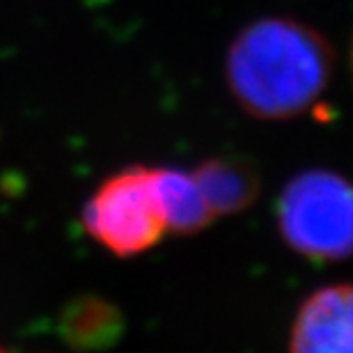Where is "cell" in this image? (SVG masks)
I'll return each instance as SVG.
<instances>
[{"label": "cell", "mask_w": 353, "mask_h": 353, "mask_svg": "<svg viewBox=\"0 0 353 353\" xmlns=\"http://www.w3.org/2000/svg\"><path fill=\"white\" fill-rule=\"evenodd\" d=\"M157 179L165 209L168 232L193 234L216 221L193 172L157 168Z\"/></svg>", "instance_id": "5b68a950"}, {"label": "cell", "mask_w": 353, "mask_h": 353, "mask_svg": "<svg viewBox=\"0 0 353 353\" xmlns=\"http://www.w3.org/2000/svg\"><path fill=\"white\" fill-rule=\"evenodd\" d=\"M351 285H326L310 294L296 312L289 353H353Z\"/></svg>", "instance_id": "277c9868"}, {"label": "cell", "mask_w": 353, "mask_h": 353, "mask_svg": "<svg viewBox=\"0 0 353 353\" xmlns=\"http://www.w3.org/2000/svg\"><path fill=\"white\" fill-rule=\"evenodd\" d=\"M197 183H200L204 197H207L214 216L241 211L255 197V181L241 168L230 165L225 161H211L202 168L193 170Z\"/></svg>", "instance_id": "8992f818"}, {"label": "cell", "mask_w": 353, "mask_h": 353, "mask_svg": "<svg viewBox=\"0 0 353 353\" xmlns=\"http://www.w3.org/2000/svg\"><path fill=\"white\" fill-rule=\"evenodd\" d=\"M278 228L289 248L314 262H337L351 252L353 195L342 174H296L278 202Z\"/></svg>", "instance_id": "7a4b0ae2"}, {"label": "cell", "mask_w": 353, "mask_h": 353, "mask_svg": "<svg viewBox=\"0 0 353 353\" xmlns=\"http://www.w3.org/2000/svg\"><path fill=\"white\" fill-rule=\"evenodd\" d=\"M0 353H10V351H5V349H0Z\"/></svg>", "instance_id": "52a82bcc"}, {"label": "cell", "mask_w": 353, "mask_h": 353, "mask_svg": "<svg viewBox=\"0 0 353 353\" xmlns=\"http://www.w3.org/2000/svg\"><path fill=\"white\" fill-rule=\"evenodd\" d=\"M335 53L319 30L275 17L243 28L225 62L234 101L257 119H294L326 92Z\"/></svg>", "instance_id": "6da1fadb"}, {"label": "cell", "mask_w": 353, "mask_h": 353, "mask_svg": "<svg viewBox=\"0 0 353 353\" xmlns=\"http://www.w3.org/2000/svg\"><path fill=\"white\" fill-rule=\"evenodd\" d=\"M83 228L117 257L154 248L168 232L157 168L133 165L110 174L83 207Z\"/></svg>", "instance_id": "3957f363"}]
</instances>
